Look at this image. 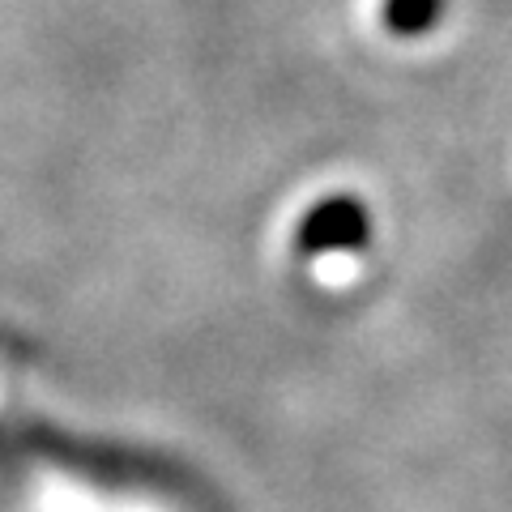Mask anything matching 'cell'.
<instances>
[{
    "instance_id": "obj_1",
    "label": "cell",
    "mask_w": 512,
    "mask_h": 512,
    "mask_svg": "<svg viewBox=\"0 0 512 512\" xmlns=\"http://www.w3.org/2000/svg\"><path fill=\"white\" fill-rule=\"evenodd\" d=\"M444 0H389L384 5V22H389L397 35H423V30L440 18Z\"/></svg>"
}]
</instances>
